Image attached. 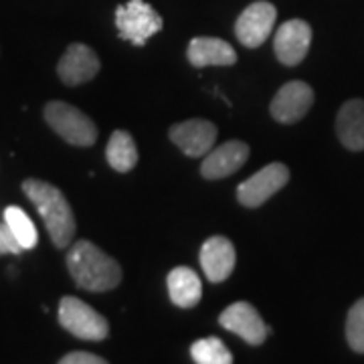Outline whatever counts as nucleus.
I'll list each match as a JSON object with an SVG mask.
<instances>
[{
  "mask_svg": "<svg viewBox=\"0 0 364 364\" xmlns=\"http://www.w3.org/2000/svg\"><path fill=\"white\" fill-rule=\"evenodd\" d=\"M67 267L73 282L87 291H109L122 282L119 263L85 239L69 247Z\"/></svg>",
  "mask_w": 364,
  "mask_h": 364,
  "instance_id": "nucleus-1",
  "label": "nucleus"
},
{
  "mask_svg": "<svg viewBox=\"0 0 364 364\" xmlns=\"http://www.w3.org/2000/svg\"><path fill=\"white\" fill-rule=\"evenodd\" d=\"M23 191L28 196V200L39 210L41 219L45 221V227L51 235L53 243L59 249L71 245L77 223H75V215L69 207L65 195L57 186L39 181V178H26L23 182Z\"/></svg>",
  "mask_w": 364,
  "mask_h": 364,
  "instance_id": "nucleus-2",
  "label": "nucleus"
},
{
  "mask_svg": "<svg viewBox=\"0 0 364 364\" xmlns=\"http://www.w3.org/2000/svg\"><path fill=\"white\" fill-rule=\"evenodd\" d=\"M45 119L55 134L73 146H93L97 140V128L81 109L65 102H51L45 107Z\"/></svg>",
  "mask_w": 364,
  "mask_h": 364,
  "instance_id": "nucleus-3",
  "label": "nucleus"
},
{
  "mask_svg": "<svg viewBox=\"0 0 364 364\" xmlns=\"http://www.w3.org/2000/svg\"><path fill=\"white\" fill-rule=\"evenodd\" d=\"M59 324L75 338L90 342L104 340L109 334V324L104 316L73 296H65L59 301Z\"/></svg>",
  "mask_w": 364,
  "mask_h": 364,
  "instance_id": "nucleus-4",
  "label": "nucleus"
},
{
  "mask_svg": "<svg viewBox=\"0 0 364 364\" xmlns=\"http://www.w3.org/2000/svg\"><path fill=\"white\" fill-rule=\"evenodd\" d=\"M116 26L119 39L142 47L162 28V16L144 0H128L116 9Z\"/></svg>",
  "mask_w": 364,
  "mask_h": 364,
  "instance_id": "nucleus-5",
  "label": "nucleus"
},
{
  "mask_svg": "<svg viewBox=\"0 0 364 364\" xmlns=\"http://www.w3.org/2000/svg\"><path fill=\"white\" fill-rule=\"evenodd\" d=\"M289 181V168L282 162L267 164L265 168L255 172L251 178L239 184L237 198L243 207L257 208L267 203L273 195H277Z\"/></svg>",
  "mask_w": 364,
  "mask_h": 364,
  "instance_id": "nucleus-6",
  "label": "nucleus"
},
{
  "mask_svg": "<svg viewBox=\"0 0 364 364\" xmlns=\"http://www.w3.org/2000/svg\"><path fill=\"white\" fill-rule=\"evenodd\" d=\"M275 18H277V9L272 2L257 0L239 14L235 23V35L239 43L245 45L247 49H257L272 35Z\"/></svg>",
  "mask_w": 364,
  "mask_h": 364,
  "instance_id": "nucleus-7",
  "label": "nucleus"
},
{
  "mask_svg": "<svg viewBox=\"0 0 364 364\" xmlns=\"http://www.w3.org/2000/svg\"><path fill=\"white\" fill-rule=\"evenodd\" d=\"M312 45V26L301 18H291L277 28L273 49L282 65H299Z\"/></svg>",
  "mask_w": 364,
  "mask_h": 364,
  "instance_id": "nucleus-8",
  "label": "nucleus"
},
{
  "mask_svg": "<svg viewBox=\"0 0 364 364\" xmlns=\"http://www.w3.org/2000/svg\"><path fill=\"white\" fill-rule=\"evenodd\" d=\"M219 324L233 332L235 336L245 340L251 346H259L265 342L269 328L261 320L259 312L249 304V301H237L225 308L219 316Z\"/></svg>",
  "mask_w": 364,
  "mask_h": 364,
  "instance_id": "nucleus-9",
  "label": "nucleus"
},
{
  "mask_svg": "<svg viewBox=\"0 0 364 364\" xmlns=\"http://www.w3.org/2000/svg\"><path fill=\"white\" fill-rule=\"evenodd\" d=\"M312 105V87L306 81L294 79L275 93L269 112H272L273 119H277L279 124H296L310 112Z\"/></svg>",
  "mask_w": 364,
  "mask_h": 364,
  "instance_id": "nucleus-10",
  "label": "nucleus"
},
{
  "mask_svg": "<svg viewBox=\"0 0 364 364\" xmlns=\"http://www.w3.org/2000/svg\"><path fill=\"white\" fill-rule=\"evenodd\" d=\"M170 140L181 148L186 156H207L217 140V128L207 119H188L174 124L168 132Z\"/></svg>",
  "mask_w": 364,
  "mask_h": 364,
  "instance_id": "nucleus-11",
  "label": "nucleus"
},
{
  "mask_svg": "<svg viewBox=\"0 0 364 364\" xmlns=\"http://www.w3.org/2000/svg\"><path fill=\"white\" fill-rule=\"evenodd\" d=\"M100 67H102L100 57L93 53V49L87 45L75 43L61 57L57 73L65 85H81L95 77L100 73Z\"/></svg>",
  "mask_w": 364,
  "mask_h": 364,
  "instance_id": "nucleus-12",
  "label": "nucleus"
},
{
  "mask_svg": "<svg viewBox=\"0 0 364 364\" xmlns=\"http://www.w3.org/2000/svg\"><path fill=\"white\" fill-rule=\"evenodd\" d=\"M249 158V146L241 140L225 142L219 148L210 150L200 164V174L208 181H219L225 176H231L241 168Z\"/></svg>",
  "mask_w": 364,
  "mask_h": 364,
  "instance_id": "nucleus-13",
  "label": "nucleus"
},
{
  "mask_svg": "<svg viewBox=\"0 0 364 364\" xmlns=\"http://www.w3.org/2000/svg\"><path fill=\"white\" fill-rule=\"evenodd\" d=\"M235 255L233 243L227 237H210L203 243L200 249V267L213 284L225 282L235 269Z\"/></svg>",
  "mask_w": 364,
  "mask_h": 364,
  "instance_id": "nucleus-14",
  "label": "nucleus"
},
{
  "mask_svg": "<svg viewBox=\"0 0 364 364\" xmlns=\"http://www.w3.org/2000/svg\"><path fill=\"white\" fill-rule=\"evenodd\" d=\"M186 57L191 65L195 67H227L237 63V53L233 47L227 41L215 39V37H196L191 41Z\"/></svg>",
  "mask_w": 364,
  "mask_h": 364,
  "instance_id": "nucleus-15",
  "label": "nucleus"
},
{
  "mask_svg": "<svg viewBox=\"0 0 364 364\" xmlns=\"http://www.w3.org/2000/svg\"><path fill=\"white\" fill-rule=\"evenodd\" d=\"M336 134L344 148L352 152L364 150V100H350L340 107Z\"/></svg>",
  "mask_w": 364,
  "mask_h": 364,
  "instance_id": "nucleus-16",
  "label": "nucleus"
},
{
  "mask_svg": "<svg viewBox=\"0 0 364 364\" xmlns=\"http://www.w3.org/2000/svg\"><path fill=\"white\" fill-rule=\"evenodd\" d=\"M170 301L178 308H195L203 298L200 277L191 267H174L168 273Z\"/></svg>",
  "mask_w": 364,
  "mask_h": 364,
  "instance_id": "nucleus-17",
  "label": "nucleus"
},
{
  "mask_svg": "<svg viewBox=\"0 0 364 364\" xmlns=\"http://www.w3.org/2000/svg\"><path fill=\"white\" fill-rule=\"evenodd\" d=\"M107 164L117 172H130L138 164V148L128 132L116 130L105 146Z\"/></svg>",
  "mask_w": 364,
  "mask_h": 364,
  "instance_id": "nucleus-18",
  "label": "nucleus"
},
{
  "mask_svg": "<svg viewBox=\"0 0 364 364\" xmlns=\"http://www.w3.org/2000/svg\"><path fill=\"white\" fill-rule=\"evenodd\" d=\"M4 221L13 229L14 237L18 239V243L23 245V249H35L39 235H37V227L35 223L28 219L25 210L21 207H6L4 210Z\"/></svg>",
  "mask_w": 364,
  "mask_h": 364,
  "instance_id": "nucleus-19",
  "label": "nucleus"
},
{
  "mask_svg": "<svg viewBox=\"0 0 364 364\" xmlns=\"http://www.w3.org/2000/svg\"><path fill=\"white\" fill-rule=\"evenodd\" d=\"M191 354L193 360L198 364H231L233 363V354L229 352V348L223 344L221 338H203L196 340L195 344L191 346Z\"/></svg>",
  "mask_w": 364,
  "mask_h": 364,
  "instance_id": "nucleus-20",
  "label": "nucleus"
},
{
  "mask_svg": "<svg viewBox=\"0 0 364 364\" xmlns=\"http://www.w3.org/2000/svg\"><path fill=\"white\" fill-rule=\"evenodd\" d=\"M346 340L352 350L364 354V298L358 299L346 316Z\"/></svg>",
  "mask_w": 364,
  "mask_h": 364,
  "instance_id": "nucleus-21",
  "label": "nucleus"
},
{
  "mask_svg": "<svg viewBox=\"0 0 364 364\" xmlns=\"http://www.w3.org/2000/svg\"><path fill=\"white\" fill-rule=\"evenodd\" d=\"M21 251H25V249L18 243V239L14 237L13 229L6 225V221L0 223V255H4V253H14V255H18Z\"/></svg>",
  "mask_w": 364,
  "mask_h": 364,
  "instance_id": "nucleus-22",
  "label": "nucleus"
},
{
  "mask_svg": "<svg viewBox=\"0 0 364 364\" xmlns=\"http://www.w3.org/2000/svg\"><path fill=\"white\" fill-rule=\"evenodd\" d=\"M61 364H105L107 360L97 356V354H91V352H69L65 354L61 360Z\"/></svg>",
  "mask_w": 364,
  "mask_h": 364,
  "instance_id": "nucleus-23",
  "label": "nucleus"
}]
</instances>
